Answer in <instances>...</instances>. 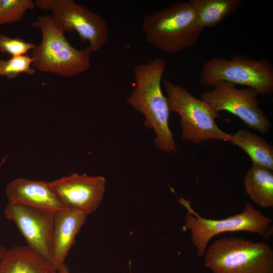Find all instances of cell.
Instances as JSON below:
<instances>
[{
	"instance_id": "cell-1",
	"label": "cell",
	"mask_w": 273,
	"mask_h": 273,
	"mask_svg": "<svg viewBox=\"0 0 273 273\" xmlns=\"http://www.w3.org/2000/svg\"><path fill=\"white\" fill-rule=\"evenodd\" d=\"M166 68L165 60L158 57L134 65V87L127 101L144 116L145 126L154 131L157 148L171 153L176 151L177 146L169 126L170 112L167 98L161 88Z\"/></svg>"
},
{
	"instance_id": "cell-2",
	"label": "cell",
	"mask_w": 273,
	"mask_h": 273,
	"mask_svg": "<svg viewBox=\"0 0 273 273\" xmlns=\"http://www.w3.org/2000/svg\"><path fill=\"white\" fill-rule=\"evenodd\" d=\"M32 25L42 35L41 42L32 50V67L66 77L79 75L90 67L91 48L78 50L71 46L52 16H38Z\"/></svg>"
},
{
	"instance_id": "cell-3",
	"label": "cell",
	"mask_w": 273,
	"mask_h": 273,
	"mask_svg": "<svg viewBox=\"0 0 273 273\" xmlns=\"http://www.w3.org/2000/svg\"><path fill=\"white\" fill-rule=\"evenodd\" d=\"M142 28L147 42L174 54L195 46L203 30L189 2H179L144 17Z\"/></svg>"
},
{
	"instance_id": "cell-4",
	"label": "cell",
	"mask_w": 273,
	"mask_h": 273,
	"mask_svg": "<svg viewBox=\"0 0 273 273\" xmlns=\"http://www.w3.org/2000/svg\"><path fill=\"white\" fill-rule=\"evenodd\" d=\"M204 255L212 273H273V250L264 242L223 237L212 242Z\"/></svg>"
},
{
	"instance_id": "cell-5",
	"label": "cell",
	"mask_w": 273,
	"mask_h": 273,
	"mask_svg": "<svg viewBox=\"0 0 273 273\" xmlns=\"http://www.w3.org/2000/svg\"><path fill=\"white\" fill-rule=\"evenodd\" d=\"M178 202L187 209L185 226L191 233V241L197 255L203 256L208 243L214 236L225 232L245 231L268 239L272 235V220L247 203L240 213L222 219L201 216L192 207L191 202L182 197Z\"/></svg>"
},
{
	"instance_id": "cell-6",
	"label": "cell",
	"mask_w": 273,
	"mask_h": 273,
	"mask_svg": "<svg viewBox=\"0 0 273 273\" xmlns=\"http://www.w3.org/2000/svg\"><path fill=\"white\" fill-rule=\"evenodd\" d=\"M162 84L170 112L177 113L180 117L184 140L196 144L210 140L229 141L231 134L217 126L215 120L219 115L208 103L168 80H163Z\"/></svg>"
},
{
	"instance_id": "cell-7",
	"label": "cell",
	"mask_w": 273,
	"mask_h": 273,
	"mask_svg": "<svg viewBox=\"0 0 273 273\" xmlns=\"http://www.w3.org/2000/svg\"><path fill=\"white\" fill-rule=\"evenodd\" d=\"M218 81L241 84L269 96L273 93V65L266 58L256 59L238 54L229 60L213 57L203 65L199 76L200 84L212 87Z\"/></svg>"
},
{
	"instance_id": "cell-8",
	"label": "cell",
	"mask_w": 273,
	"mask_h": 273,
	"mask_svg": "<svg viewBox=\"0 0 273 273\" xmlns=\"http://www.w3.org/2000/svg\"><path fill=\"white\" fill-rule=\"evenodd\" d=\"M236 85L225 81H218L213 89L202 93L200 99L208 103L218 113L226 111L239 117L249 128L261 133H267L271 124L263 111L258 106L254 88L239 89Z\"/></svg>"
},
{
	"instance_id": "cell-9",
	"label": "cell",
	"mask_w": 273,
	"mask_h": 273,
	"mask_svg": "<svg viewBox=\"0 0 273 273\" xmlns=\"http://www.w3.org/2000/svg\"><path fill=\"white\" fill-rule=\"evenodd\" d=\"M52 17L64 32L76 31L83 41H88L93 52L101 49L109 35L106 21L99 14L73 0H54Z\"/></svg>"
},
{
	"instance_id": "cell-10",
	"label": "cell",
	"mask_w": 273,
	"mask_h": 273,
	"mask_svg": "<svg viewBox=\"0 0 273 273\" xmlns=\"http://www.w3.org/2000/svg\"><path fill=\"white\" fill-rule=\"evenodd\" d=\"M55 212L14 203H8L5 209L7 218L16 224L27 246L50 262Z\"/></svg>"
},
{
	"instance_id": "cell-11",
	"label": "cell",
	"mask_w": 273,
	"mask_h": 273,
	"mask_svg": "<svg viewBox=\"0 0 273 273\" xmlns=\"http://www.w3.org/2000/svg\"><path fill=\"white\" fill-rule=\"evenodd\" d=\"M48 184L65 208L76 209L87 215L100 206L106 189V179L102 176L73 173Z\"/></svg>"
},
{
	"instance_id": "cell-12",
	"label": "cell",
	"mask_w": 273,
	"mask_h": 273,
	"mask_svg": "<svg viewBox=\"0 0 273 273\" xmlns=\"http://www.w3.org/2000/svg\"><path fill=\"white\" fill-rule=\"evenodd\" d=\"M87 215L80 211L64 207L55 211L52 238L51 262L58 270L65 264V259Z\"/></svg>"
},
{
	"instance_id": "cell-13",
	"label": "cell",
	"mask_w": 273,
	"mask_h": 273,
	"mask_svg": "<svg viewBox=\"0 0 273 273\" xmlns=\"http://www.w3.org/2000/svg\"><path fill=\"white\" fill-rule=\"evenodd\" d=\"M8 203H19L54 211L64 208L48 181L18 178L7 185Z\"/></svg>"
},
{
	"instance_id": "cell-14",
	"label": "cell",
	"mask_w": 273,
	"mask_h": 273,
	"mask_svg": "<svg viewBox=\"0 0 273 273\" xmlns=\"http://www.w3.org/2000/svg\"><path fill=\"white\" fill-rule=\"evenodd\" d=\"M0 273H59L53 264L27 245L6 249L0 259Z\"/></svg>"
},
{
	"instance_id": "cell-15",
	"label": "cell",
	"mask_w": 273,
	"mask_h": 273,
	"mask_svg": "<svg viewBox=\"0 0 273 273\" xmlns=\"http://www.w3.org/2000/svg\"><path fill=\"white\" fill-rule=\"evenodd\" d=\"M229 142L238 146L251 158L253 166L273 170V147L256 133L241 128L231 134Z\"/></svg>"
},
{
	"instance_id": "cell-16",
	"label": "cell",
	"mask_w": 273,
	"mask_h": 273,
	"mask_svg": "<svg viewBox=\"0 0 273 273\" xmlns=\"http://www.w3.org/2000/svg\"><path fill=\"white\" fill-rule=\"evenodd\" d=\"M201 26L212 28L233 15L243 5V0H190Z\"/></svg>"
},
{
	"instance_id": "cell-17",
	"label": "cell",
	"mask_w": 273,
	"mask_h": 273,
	"mask_svg": "<svg viewBox=\"0 0 273 273\" xmlns=\"http://www.w3.org/2000/svg\"><path fill=\"white\" fill-rule=\"evenodd\" d=\"M244 185L254 203L262 207H273L272 171L253 166L246 174Z\"/></svg>"
},
{
	"instance_id": "cell-18",
	"label": "cell",
	"mask_w": 273,
	"mask_h": 273,
	"mask_svg": "<svg viewBox=\"0 0 273 273\" xmlns=\"http://www.w3.org/2000/svg\"><path fill=\"white\" fill-rule=\"evenodd\" d=\"M35 7L32 0H2L0 24L21 20L28 10Z\"/></svg>"
},
{
	"instance_id": "cell-19",
	"label": "cell",
	"mask_w": 273,
	"mask_h": 273,
	"mask_svg": "<svg viewBox=\"0 0 273 273\" xmlns=\"http://www.w3.org/2000/svg\"><path fill=\"white\" fill-rule=\"evenodd\" d=\"M33 59L28 54L12 57L6 61L0 60V75L6 76L9 79L16 78L19 74L25 73L29 75L35 73L32 68Z\"/></svg>"
},
{
	"instance_id": "cell-20",
	"label": "cell",
	"mask_w": 273,
	"mask_h": 273,
	"mask_svg": "<svg viewBox=\"0 0 273 273\" xmlns=\"http://www.w3.org/2000/svg\"><path fill=\"white\" fill-rule=\"evenodd\" d=\"M36 45L19 37L12 38L0 34V52L7 53L12 57L26 54Z\"/></svg>"
},
{
	"instance_id": "cell-21",
	"label": "cell",
	"mask_w": 273,
	"mask_h": 273,
	"mask_svg": "<svg viewBox=\"0 0 273 273\" xmlns=\"http://www.w3.org/2000/svg\"><path fill=\"white\" fill-rule=\"evenodd\" d=\"M35 6L42 10L52 11L54 0H36L34 2Z\"/></svg>"
},
{
	"instance_id": "cell-22",
	"label": "cell",
	"mask_w": 273,
	"mask_h": 273,
	"mask_svg": "<svg viewBox=\"0 0 273 273\" xmlns=\"http://www.w3.org/2000/svg\"><path fill=\"white\" fill-rule=\"evenodd\" d=\"M59 273H70L69 269L65 263L58 269ZM129 273H132L130 271Z\"/></svg>"
},
{
	"instance_id": "cell-23",
	"label": "cell",
	"mask_w": 273,
	"mask_h": 273,
	"mask_svg": "<svg viewBox=\"0 0 273 273\" xmlns=\"http://www.w3.org/2000/svg\"><path fill=\"white\" fill-rule=\"evenodd\" d=\"M6 250V249L3 245L0 244V259L4 255Z\"/></svg>"
},
{
	"instance_id": "cell-24",
	"label": "cell",
	"mask_w": 273,
	"mask_h": 273,
	"mask_svg": "<svg viewBox=\"0 0 273 273\" xmlns=\"http://www.w3.org/2000/svg\"><path fill=\"white\" fill-rule=\"evenodd\" d=\"M1 6H2V0H0V13H1Z\"/></svg>"
}]
</instances>
